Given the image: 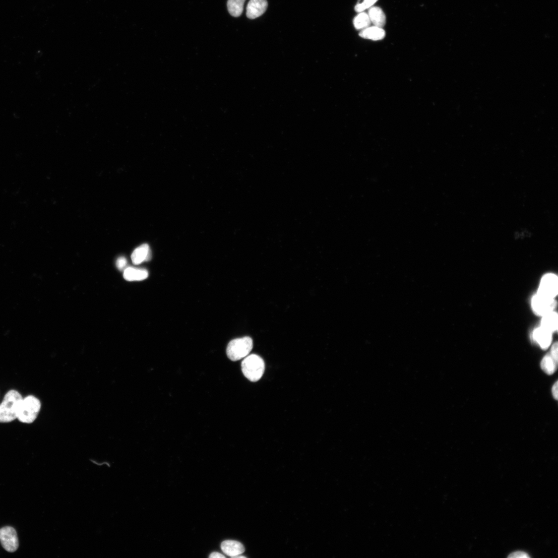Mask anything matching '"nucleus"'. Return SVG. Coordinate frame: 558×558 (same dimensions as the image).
Wrapping results in <instances>:
<instances>
[{
    "label": "nucleus",
    "instance_id": "1",
    "mask_svg": "<svg viewBox=\"0 0 558 558\" xmlns=\"http://www.w3.org/2000/svg\"><path fill=\"white\" fill-rule=\"evenodd\" d=\"M23 398L14 390L9 391L0 404V422L8 423L17 418L18 409Z\"/></svg>",
    "mask_w": 558,
    "mask_h": 558
},
{
    "label": "nucleus",
    "instance_id": "2",
    "mask_svg": "<svg viewBox=\"0 0 558 558\" xmlns=\"http://www.w3.org/2000/svg\"><path fill=\"white\" fill-rule=\"evenodd\" d=\"M241 370L244 376L250 381L256 382L263 377L265 363L259 356L253 354L245 357L241 362Z\"/></svg>",
    "mask_w": 558,
    "mask_h": 558
},
{
    "label": "nucleus",
    "instance_id": "3",
    "mask_svg": "<svg viewBox=\"0 0 558 558\" xmlns=\"http://www.w3.org/2000/svg\"><path fill=\"white\" fill-rule=\"evenodd\" d=\"M253 348V341L250 337L232 340L227 345L226 354L232 361H236L249 355Z\"/></svg>",
    "mask_w": 558,
    "mask_h": 558
},
{
    "label": "nucleus",
    "instance_id": "4",
    "mask_svg": "<svg viewBox=\"0 0 558 558\" xmlns=\"http://www.w3.org/2000/svg\"><path fill=\"white\" fill-rule=\"evenodd\" d=\"M41 407L39 400L33 396L23 399L18 411L17 419L23 423H32L36 419Z\"/></svg>",
    "mask_w": 558,
    "mask_h": 558
},
{
    "label": "nucleus",
    "instance_id": "5",
    "mask_svg": "<svg viewBox=\"0 0 558 558\" xmlns=\"http://www.w3.org/2000/svg\"><path fill=\"white\" fill-rule=\"evenodd\" d=\"M0 542L8 551L13 552L17 550L19 542L15 529L10 526L0 529Z\"/></svg>",
    "mask_w": 558,
    "mask_h": 558
},
{
    "label": "nucleus",
    "instance_id": "6",
    "mask_svg": "<svg viewBox=\"0 0 558 558\" xmlns=\"http://www.w3.org/2000/svg\"><path fill=\"white\" fill-rule=\"evenodd\" d=\"M532 306L536 314L544 316L552 312L556 306V302L553 298L537 294L532 299Z\"/></svg>",
    "mask_w": 558,
    "mask_h": 558
},
{
    "label": "nucleus",
    "instance_id": "7",
    "mask_svg": "<svg viewBox=\"0 0 558 558\" xmlns=\"http://www.w3.org/2000/svg\"><path fill=\"white\" fill-rule=\"evenodd\" d=\"M557 293V277L552 274L545 276L541 281L538 294L548 298H553Z\"/></svg>",
    "mask_w": 558,
    "mask_h": 558
},
{
    "label": "nucleus",
    "instance_id": "8",
    "mask_svg": "<svg viewBox=\"0 0 558 558\" xmlns=\"http://www.w3.org/2000/svg\"><path fill=\"white\" fill-rule=\"evenodd\" d=\"M267 7V0H250L246 7V16L251 19L258 18L266 12Z\"/></svg>",
    "mask_w": 558,
    "mask_h": 558
},
{
    "label": "nucleus",
    "instance_id": "9",
    "mask_svg": "<svg viewBox=\"0 0 558 558\" xmlns=\"http://www.w3.org/2000/svg\"><path fill=\"white\" fill-rule=\"evenodd\" d=\"M222 551L227 555L233 557L240 555L244 551L243 545L240 542L233 540H226L221 545Z\"/></svg>",
    "mask_w": 558,
    "mask_h": 558
},
{
    "label": "nucleus",
    "instance_id": "10",
    "mask_svg": "<svg viewBox=\"0 0 558 558\" xmlns=\"http://www.w3.org/2000/svg\"><path fill=\"white\" fill-rule=\"evenodd\" d=\"M150 246L148 244H143L134 251L132 255L133 263L139 265L144 261L150 260L151 258Z\"/></svg>",
    "mask_w": 558,
    "mask_h": 558
},
{
    "label": "nucleus",
    "instance_id": "11",
    "mask_svg": "<svg viewBox=\"0 0 558 558\" xmlns=\"http://www.w3.org/2000/svg\"><path fill=\"white\" fill-rule=\"evenodd\" d=\"M371 23L375 26L383 28L386 25V15L382 9L374 7L369 9L367 13Z\"/></svg>",
    "mask_w": 558,
    "mask_h": 558
},
{
    "label": "nucleus",
    "instance_id": "12",
    "mask_svg": "<svg viewBox=\"0 0 558 558\" xmlns=\"http://www.w3.org/2000/svg\"><path fill=\"white\" fill-rule=\"evenodd\" d=\"M533 337L534 340L544 349H547L551 343V332L542 327L534 331Z\"/></svg>",
    "mask_w": 558,
    "mask_h": 558
},
{
    "label": "nucleus",
    "instance_id": "13",
    "mask_svg": "<svg viewBox=\"0 0 558 558\" xmlns=\"http://www.w3.org/2000/svg\"><path fill=\"white\" fill-rule=\"evenodd\" d=\"M148 276L149 272L147 270L132 267L127 268L123 272L124 279L129 281L144 280Z\"/></svg>",
    "mask_w": 558,
    "mask_h": 558
},
{
    "label": "nucleus",
    "instance_id": "14",
    "mask_svg": "<svg viewBox=\"0 0 558 558\" xmlns=\"http://www.w3.org/2000/svg\"><path fill=\"white\" fill-rule=\"evenodd\" d=\"M359 35L364 39L380 40L385 38L386 32L383 28L374 26L362 30Z\"/></svg>",
    "mask_w": 558,
    "mask_h": 558
},
{
    "label": "nucleus",
    "instance_id": "15",
    "mask_svg": "<svg viewBox=\"0 0 558 558\" xmlns=\"http://www.w3.org/2000/svg\"><path fill=\"white\" fill-rule=\"evenodd\" d=\"M245 2V0H228L227 7L231 15L234 17L241 16Z\"/></svg>",
    "mask_w": 558,
    "mask_h": 558
},
{
    "label": "nucleus",
    "instance_id": "16",
    "mask_svg": "<svg viewBox=\"0 0 558 558\" xmlns=\"http://www.w3.org/2000/svg\"><path fill=\"white\" fill-rule=\"evenodd\" d=\"M542 327L549 331L554 332L557 327V316L552 312L544 316L542 321Z\"/></svg>",
    "mask_w": 558,
    "mask_h": 558
},
{
    "label": "nucleus",
    "instance_id": "17",
    "mask_svg": "<svg viewBox=\"0 0 558 558\" xmlns=\"http://www.w3.org/2000/svg\"><path fill=\"white\" fill-rule=\"evenodd\" d=\"M371 22L367 13H359L354 19L353 24L357 30H363L370 25Z\"/></svg>",
    "mask_w": 558,
    "mask_h": 558
},
{
    "label": "nucleus",
    "instance_id": "18",
    "mask_svg": "<svg viewBox=\"0 0 558 558\" xmlns=\"http://www.w3.org/2000/svg\"><path fill=\"white\" fill-rule=\"evenodd\" d=\"M541 367L545 373L551 375L556 370L557 363L554 361L550 355H546L542 361Z\"/></svg>",
    "mask_w": 558,
    "mask_h": 558
},
{
    "label": "nucleus",
    "instance_id": "19",
    "mask_svg": "<svg viewBox=\"0 0 558 558\" xmlns=\"http://www.w3.org/2000/svg\"><path fill=\"white\" fill-rule=\"evenodd\" d=\"M378 0H358L355 10L357 13H361L373 7Z\"/></svg>",
    "mask_w": 558,
    "mask_h": 558
},
{
    "label": "nucleus",
    "instance_id": "20",
    "mask_svg": "<svg viewBox=\"0 0 558 558\" xmlns=\"http://www.w3.org/2000/svg\"><path fill=\"white\" fill-rule=\"evenodd\" d=\"M128 264L127 260L126 258L120 257L116 261V266L118 270L121 271L127 266Z\"/></svg>",
    "mask_w": 558,
    "mask_h": 558
},
{
    "label": "nucleus",
    "instance_id": "21",
    "mask_svg": "<svg viewBox=\"0 0 558 558\" xmlns=\"http://www.w3.org/2000/svg\"><path fill=\"white\" fill-rule=\"evenodd\" d=\"M509 557H520V558H527L529 557L530 556L526 552L523 551H516L511 553L509 556Z\"/></svg>",
    "mask_w": 558,
    "mask_h": 558
},
{
    "label": "nucleus",
    "instance_id": "22",
    "mask_svg": "<svg viewBox=\"0 0 558 558\" xmlns=\"http://www.w3.org/2000/svg\"><path fill=\"white\" fill-rule=\"evenodd\" d=\"M550 356L554 360V361L557 363V343L556 342L552 346Z\"/></svg>",
    "mask_w": 558,
    "mask_h": 558
},
{
    "label": "nucleus",
    "instance_id": "23",
    "mask_svg": "<svg viewBox=\"0 0 558 558\" xmlns=\"http://www.w3.org/2000/svg\"><path fill=\"white\" fill-rule=\"evenodd\" d=\"M557 382H556L552 389L553 397L556 400H557Z\"/></svg>",
    "mask_w": 558,
    "mask_h": 558
},
{
    "label": "nucleus",
    "instance_id": "24",
    "mask_svg": "<svg viewBox=\"0 0 558 558\" xmlns=\"http://www.w3.org/2000/svg\"><path fill=\"white\" fill-rule=\"evenodd\" d=\"M210 557H211V558H216V557H218V558H220V557H222V558H225V556L224 555H223V554H222L221 553H219V552H214L212 553H211V554H210Z\"/></svg>",
    "mask_w": 558,
    "mask_h": 558
},
{
    "label": "nucleus",
    "instance_id": "25",
    "mask_svg": "<svg viewBox=\"0 0 558 558\" xmlns=\"http://www.w3.org/2000/svg\"><path fill=\"white\" fill-rule=\"evenodd\" d=\"M233 557H234V558H236V557H238V558H241V557H244V558H245V557H245V556H242V555H236V556H233Z\"/></svg>",
    "mask_w": 558,
    "mask_h": 558
}]
</instances>
